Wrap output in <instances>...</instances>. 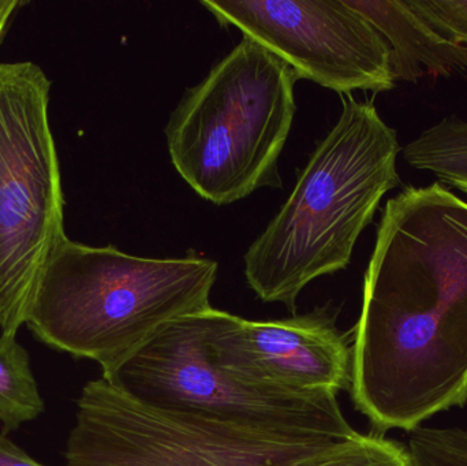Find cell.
<instances>
[{
  "label": "cell",
  "instance_id": "obj_1",
  "mask_svg": "<svg viewBox=\"0 0 467 466\" xmlns=\"http://www.w3.org/2000/svg\"><path fill=\"white\" fill-rule=\"evenodd\" d=\"M351 396L380 432L467 402V202L441 182L387 202L364 279Z\"/></svg>",
  "mask_w": 467,
  "mask_h": 466
},
{
  "label": "cell",
  "instance_id": "obj_2",
  "mask_svg": "<svg viewBox=\"0 0 467 466\" xmlns=\"http://www.w3.org/2000/svg\"><path fill=\"white\" fill-rule=\"evenodd\" d=\"M398 134L372 101L342 98V114L287 202L244 254V278L264 303L296 311L302 290L351 262L381 200L400 185Z\"/></svg>",
  "mask_w": 467,
  "mask_h": 466
},
{
  "label": "cell",
  "instance_id": "obj_3",
  "mask_svg": "<svg viewBox=\"0 0 467 466\" xmlns=\"http://www.w3.org/2000/svg\"><path fill=\"white\" fill-rule=\"evenodd\" d=\"M218 270L193 251L145 259L66 234L47 260L25 325L47 347L96 361L107 377L170 323L213 308Z\"/></svg>",
  "mask_w": 467,
  "mask_h": 466
},
{
  "label": "cell",
  "instance_id": "obj_4",
  "mask_svg": "<svg viewBox=\"0 0 467 466\" xmlns=\"http://www.w3.org/2000/svg\"><path fill=\"white\" fill-rule=\"evenodd\" d=\"M296 71L252 38L186 90L166 128L178 174L207 202L229 205L269 186L282 188L279 163L296 106Z\"/></svg>",
  "mask_w": 467,
  "mask_h": 466
},
{
  "label": "cell",
  "instance_id": "obj_5",
  "mask_svg": "<svg viewBox=\"0 0 467 466\" xmlns=\"http://www.w3.org/2000/svg\"><path fill=\"white\" fill-rule=\"evenodd\" d=\"M346 440L159 409L100 378L82 388L65 460L66 466H299Z\"/></svg>",
  "mask_w": 467,
  "mask_h": 466
},
{
  "label": "cell",
  "instance_id": "obj_6",
  "mask_svg": "<svg viewBox=\"0 0 467 466\" xmlns=\"http://www.w3.org/2000/svg\"><path fill=\"white\" fill-rule=\"evenodd\" d=\"M51 88L35 62H0V334L26 323L47 260L66 235Z\"/></svg>",
  "mask_w": 467,
  "mask_h": 466
},
{
  "label": "cell",
  "instance_id": "obj_7",
  "mask_svg": "<svg viewBox=\"0 0 467 466\" xmlns=\"http://www.w3.org/2000/svg\"><path fill=\"white\" fill-rule=\"evenodd\" d=\"M202 314L161 328L114 372L101 377L141 404L279 431L357 437L337 396L252 385L213 361Z\"/></svg>",
  "mask_w": 467,
  "mask_h": 466
},
{
  "label": "cell",
  "instance_id": "obj_8",
  "mask_svg": "<svg viewBox=\"0 0 467 466\" xmlns=\"http://www.w3.org/2000/svg\"><path fill=\"white\" fill-rule=\"evenodd\" d=\"M222 27L235 26L285 60L299 79L339 95L394 89L391 52L346 0H202Z\"/></svg>",
  "mask_w": 467,
  "mask_h": 466
},
{
  "label": "cell",
  "instance_id": "obj_9",
  "mask_svg": "<svg viewBox=\"0 0 467 466\" xmlns=\"http://www.w3.org/2000/svg\"><path fill=\"white\" fill-rule=\"evenodd\" d=\"M202 320L213 361L244 382L332 396L350 386V349L327 309L253 322L210 308Z\"/></svg>",
  "mask_w": 467,
  "mask_h": 466
},
{
  "label": "cell",
  "instance_id": "obj_10",
  "mask_svg": "<svg viewBox=\"0 0 467 466\" xmlns=\"http://www.w3.org/2000/svg\"><path fill=\"white\" fill-rule=\"evenodd\" d=\"M383 36L391 52V71L398 81L417 82L424 76H467V47L452 43L417 16L408 2L346 0Z\"/></svg>",
  "mask_w": 467,
  "mask_h": 466
},
{
  "label": "cell",
  "instance_id": "obj_11",
  "mask_svg": "<svg viewBox=\"0 0 467 466\" xmlns=\"http://www.w3.org/2000/svg\"><path fill=\"white\" fill-rule=\"evenodd\" d=\"M409 166L467 194V119L450 115L425 129L402 150Z\"/></svg>",
  "mask_w": 467,
  "mask_h": 466
},
{
  "label": "cell",
  "instance_id": "obj_12",
  "mask_svg": "<svg viewBox=\"0 0 467 466\" xmlns=\"http://www.w3.org/2000/svg\"><path fill=\"white\" fill-rule=\"evenodd\" d=\"M46 409L30 367L27 350L16 334L0 336V424L3 435L36 420Z\"/></svg>",
  "mask_w": 467,
  "mask_h": 466
},
{
  "label": "cell",
  "instance_id": "obj_13",
  "mask_svg": "<svg viewBox=\"0 0 467 466\" xmlns=\"http://www.w3.org/2000/svg\"><path fill=\"white\" fill-rule=\"evenodd\" d=\"M299 466H411L408 450L381 435L358 434Z\"/></svg>",
  "mask_w": 467,
  "mask_h": 466
},
{
  "label": "cell",
  "instance_id": "obj_14",
  "mask_svg": "<svg viewBox=\"0 0 467 466\" xmlns=\"http://www.w3.org/2000/svg\"><path fill=\"white\" fill-rule=\"evenodd\" d=\"M406 450L411 466H467V430L420 427Z\"/></svg>",
  "mask_w": 467,
  "mask_h": 466
},
{
  "label": "cell",
  "instance_id": "obj_15",
  "mask_svg": "<svg viewBox=\"0 0 467 466\" xmlns=\"http://www.w3.org/2000/svg\"><path fill=\"white\" fill-rule=\"evenodd\" d=\"M408 5L441 36L467 47V0H411Z\"/></svg>",
  "mask_w": 467,
  "mask_h": 466
},
{
  "label": "cell",
  "instance_id": "obj_16",
  "mask_svg": "<svg viewBox=\"0 0 467 466\" xmlns=\"http://www.w3.org/2000/svg\"><path fill=\"white\" fill-rule=\"evenodd\" d=\"M0 466H44L14 445L5 435H0Z\"/></svg>",
  "mask_w": 467,
  "mask_h": 466
},
{
  "label": "cell",
  "instance_id": "obj_17",
  "mask_svg": "<svg viewBox=\"0 0 467 466\" xmlns=\"http://www.w3.org/2000/svg\"><path fill=\"white\" fill-rule=\"evenodd\" d=\"M19 5H22V3L18 0H0V43L5 38V32L10 26L11 18Z\"/></svg>",
  "mask_w": 467,
  "mask_h": 466
}]
</instances>
